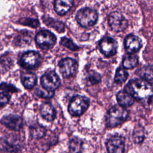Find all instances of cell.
I'll use <instances>...</instances> for the list:
<instances>
[{
  "label": "cell",
  "instance_id": "7a4b0ae2",
  "mask_svg": "<svg viewBox=\"0 0 153 153\" xmlns=\"http://www.w3.org/2000/svg\"><path fill=\"white\" fill-rule=\"evenodd\" d=\"M128 112L121 106L114 105L108 111L106 115V124L109 127H115L123 124L128 118Z\"/></svg>",
  "mask_w": 153,
  "mask_h": 153
},
{
  "label": "cell",
  "instance_id": "2e32d148",
  "mask_svg": "<svg viewBox=\"0 0 153 153\" xmlns=\"http://www.w3.org/2000/svg\"><path fill=\"white\" fill-rule=\"evenodd\" d=\"M40 114L42 118L48 121H53L56 115V109L50 102H45L41 105Z\"/></svg>",
  "mask_w": 153,
  "mask_h": 153
},
{
  "label": "cell",
  "instance_id": "8fae6325",
  "mask_svg": "<svg viewBox=\"0 0 153 153\" xmlns=\"http://www.w3.org/2000/svg\"><path fill=\"white\" fill-rule=\"evenodd\" d=\"M99 48L103 55L106 57H111L117 53L118 43L113 38L105 36L99 42Z\"/></svg>",
  "mask_w": 153,
  "mask_h": 153
},
{
  "label": "cell",
  "instance_id": "f1b7e54d",
  "mask_svg": "<svg viewBox=\"0 0 153 153\" xmlns=\"http://www.w3.org/2000/svg\"><path fill=\"white\" fill-rule=\"evenodd\" d=\"M61 44L63 46L72 51H76L79 49V47L76 45H75L70 39L65 37H63L61 39Z\"/></svg>",
  "mask_w": 153,
  "mask_h": 153
},
{
  "label": "cell",
  "instance_id": "d4e9b609",
  "mask_svg": "<svg viewBox=\"0 0 153 153\" xmlns=\"http://www.w3.org/2000/svg\"><path fill=\"white\" fill-rule=\"evenodd\" d=\"M13 63L11 58L8 56H2L0 57V70L1 72L8 71Z\"/></svg>",
  "mask_w": 153,
  "mask_h": 153
},
{
  "label": "cell",
  "instance_id": "83f0119b",
  "mask_svg": "<svg viewBox=\"0 0 153 153\" xmlns=\"http://www.w3.org/2000/svg\"><path fill=\"white\" fill-rule=\"evenodd\" d=\"M43 89H41V88H38L36 91H35V94L40 97L42 98H51L54 96V91H51L47 90L44 89L42 87Z\"/></svg>",
  "mask_w": 153,
  "mask_h": 153
},
{
  "label": "cell",
  "instance_id": "484cf974",
  "mask_svg": "<svg viewBox=\"0 0 153 153\" xmlns=\"http://www.w3.org/2000/svg\"><path fill=\"white\" fill-rule=\"evenodd\" d=\"M140 76L144 79L151 80L153 79V68L152 66H145L141 69Z\"/></svg>",
  "mask_w": 153,
  "mask_h": 153
},
{
  "label": "cell",
  "instance_id": "277c9868",
  "mask_svg": "<svg viewBox=\"0 0 153 153\" xmlns=\"http://www.w3.org/2000/svg\"><path fill=\"white\" fill-rule=\"evenodd\" d=\"M76 19L81 26L89 27L96 23L98 19V14L93 9L84 8L77 12Z\"/></svg>",
  "mask_w": 153,
  "mask_h": 153
},
{
  "label": "cell",
  "instance_id": "3957f363",
  "mask_svg": "<svg viewBox=\"0 0 153 153\" xmlns=\"http://www.w3.org/2000/svg\"><path fill=\"white\" fill-rule=\"evenodd\" d=\"M90 105L89 99L84 96L76 95L70 100L68 111L72 116L78 117L84 114Z\"/></svg>",
  "mask_w": 153,
  "mask_h": 153
},
{
  "label": "cell",
  "instance_id": "f546056e",
  "mask_svg": "<svg viewBox=\"0 0 153 153\" xmlns=\"http://www.w3.org/2000/svg\"><path fill=\"white\" fill-rule=\"evenodd\" d=\"M22 23L23 25L29 26L30 27L35 28L39 26V22L36 19H26L23 21L22 22Z\"/></svg>",
  "mask_w": 153,
  "mask_h": 153
},
{
  "label": "cell",
  "instance_id": "603a6c76",
  "mask_svg": "<svg viewBox=\"0 0 153 153\" xmlns=\"http://www.w3.org/2000/svg\"><path fill=\"white\" fill-rule=\"evenodd\" d=\"M128 74L125 69L119 67L117 68L115 72L114 81L118 84H122L127 79Z\"/></svg>",
  "mask_w": 153,
  "mask_h": 153
},
{
  "label": "cell",
  "instance_id": "ba28073f",
  "mask_svg": "<svg viewBox=\"0 0 153 153\" xmlns=\"http://www.w3.org/2000/svg\"><path fill=\"white\" fill-rule=\"evenodd\" d=\"M37 44L44 50H49L54 47L56 42V36L48 30L39 32L35 37Z\"/></svg>",
  "mask_w": 153,
  "mask_h": 153
},
{
  "label": "cell",
  "instance_id": "ac0fdd59",
  "mask_svg": "<svg viewBox=\"0 0 153 153\" xmlns=\"http://www.w3.org/2000/svg\"><path fill=\"white\" fill-rule=\"evenodd\" d=\"M73 4L74 0H55L54 10L58 14L63 15L71 10Z\"/></svg>",
  "mask_w": 153,
  "mask_h": 153
},
{
  "label": "cell",
  "instance_id": "7c38bea8",
  "mask_svg": "<svg viewBox=\"0 0 153 153\" xmlns=\"http://www.w3.org/2000/svg\"><path fill=\"white\" fill-rule=\"evenodd\" d=\"M108 153H124L125 149V138L121 136H113L106 143Z\"/></svg>",
  "mask_w": 153,
  "mask_h": 153
},
{
  "label": "cell",
  "instance_id": "4316f807",
  "mask_svg": "<svg viewBox=\"0 0 153 153\" xmlns=\"http://www.w3.org/2000/svg\"><path fill=\"white\" fill-rule=\"evenodd\" d=\"M87 80L88 82L91 85L96 84L100 81L101 76L98 72L91 71L88 74V75L87 76Z\"/></svg>",
  "mask_w": 153,
  "mask_h": 153
},
{
  "label": "cell",
  "instance_id": "8992f818",
  "mask_svg": "<svg viewBox=\"0 0 153 153\" xmlns=\"http://www.w3.org/2000/svg\"><path fill=\"white\" fill-rule=\"evenodd\" d=\"M41 62L40 54L35 51H28L25 53L20 60V65L27 69H33L38 68Z\"/></svg>",
  "mask_w": 153,
  "mask_h": 153
},
{
  "label": "cell",
  "instance_id": "d6986e66",
  "mask_svg": "<svg viewBox=\"0 0 153 153\" xmlns=\"http://www.w3.org/2000/svg\"><path fill=\"white\" fill-rule=\"evenodd\" d=\"M21 81L26 88L30 89L36 84L37 78L36 75L32 72H24L21 75Z\"/></svg>",
  "mask_w": 153,
  "mask_h": 153
},
{
  "label": "cell",
  "instance_id": "9a60e30c",
  "mask_svg": "<svg viewBox=\"0 0 153 153\" xmlns=\"http://www.w3.org/2000/svg\"><path fill=\"white\" fill-rule=\"evenodd\" d=\"M17 90V88L12 84L5 82L0 84V108L8 104L12 94Z\"/></svg>",
  "mask_w": 153,
  "mask_h": 153
},
{
  "label": "cell",
  "instance_id": "e0dca14e",
  "mask_svg": "<svg viewBox=\"0 0 153 153\" xmlns=\"http://www.w3.org/2000/svg\"><path fill=\"white\" fill-rule=\"evenodd\" d=\"M116 97L118 104L124 108L131 106L134 102V99L133 97L124 90L118 91Z\"/></svg>",
  "mask_w": 153,
  "mask_h": 153
},
{
  "label": "cell",
  "instance_id": "7402d4cb",
  "mask_svg": "<svg viewBox=\"0 0 153 153\" xmlns=\"http://www.w3.org/2000/svg\"><path fill=\"white\" fill-rule=\"evenodd\" d=\"M46 128L39 124H35L30 127V134L34 139H39L43 137L46 133Z\"/></svg>",
  "mask_w": 153,
  "mask_h": 153
},
{
  "label": "cell",
  "instance_id": "44dd1931",
  "mask_svg": "<svg viewBox=\"0 0 153 153\" xmlns=\"http://www.w3.org/2000/svg\"><path fill=\"white\" fill-rule=\"evenodd\" d=\"M83 141L78 137H72L69 141V149L71 153H80L82 148Z\"/></svg>",
  "mask_w": 153,
  "mask_h": 153
},
{
  "label": "cell",
  "instance_id": "5b68a950",
  "mask_svg": "<svg viewBox=\"0 0 153 153\" xmlns=\"http://www.w3.org/2000/svg\"><path fill=\"white\" fill-rule=\"evenodd\" d=\"M22 141L16 136L10 134L0 139V149L8 152H17L22 149Z\"/></svg>",
  "mask_w": 153,
  "mask_h": 153
},
{
  "label": "cell",
  "instance_id": "6da1fadb",
  "mask_svg": "<svg viewBox=\"0 0 153 153\" xmlns=\"http://www.w3.org/2000/svg\"><path fill=\"white\" fill-rule=\"evenodd\" d=\"M140 103L149 105L153 104V85L144 79H132L124 89Z\"/></svg>",
  "mask_w": 153,
  "mask_h": 153
},
{
  "label": "cell",
  "instance_id": "5bb4252c",
  "mask_svg": "<svg viewBox=\"0 0 153 153\" xmlns=\"http://www.w3.org/2000/svg\"><path fill=\"white\" fill-rule=\"evenodd\" d=\"M124 45L127 52L134 54L138 52L142 48V41L139 36L130 34L124 39Z\"/></svg>",
  "mask_w": 153,
  "mask_h": 153
},
{
  "label": "cell",
  "instance_id": "ffe728a7",
  "mask_svg": "<svg viewBox=\"0 0 153 153\" xmlns=\"http://www.w3.org/2000/svg\"><path fill=\"white\" fill-rule=\"evenodd\" d=\"M138 62L139 59L137 56L133 53H128L123 57L122 64L124 69H132L137 66Z\"/></svg>",
  "mask_w": 153,
  "mask_h": 153
},
{
  "label": "cell",
  "instance_id": "4fadbf2b",
  "mask_svg": "<svg viewBox=\"0 0 153 153\" xmlns=\"http://www.w3.org/2000/svg\"><path fill=\"white\" fill-rule=\"evenodd\" d=\"M1 122L7 128L14 131L20 130L23 125L22 118L17 115L14 114L4 116L2 118Z\"/></svg>",
  "mask_w": 153,
  "mask_h": 153
},
{
  "label": "cell",
  "instance_id": "52a82bcc",
  "mask_svg": "<svg viewBox=\"0 0 153 153\" xmlns=\"http://www.w3.org/2000/svg\"><path fill=\"white\" fill-rule=\"evenodd\" d=\"M42 87L48 91H54L60 85V79L58 75L53 71L47 72L41 78Z\"/></svg>",
  "mask_w": 153,
  "mask_h": 153
},
{
  "label": "cell",
  "instance_id": "9c48e42d",
  "mask_svg": "<svg viewBox=\"0 0 153 153\" xmlns=\"http://www.w3.org/2000/svg\"><path fill=\"white\" fill-rule=\"evenodd\" d=\"M108 23L111 29L116 32H122L128 26L127 19L118 11H114L109 15Z\"/></svg>",
  "mask_w": 153,
  "mask_h": 153
},
{
  "label": "cell",
  "instance_id": "cb8c5ba5",
  "mask_svg": "<svg viewBox=\"0 0 153 153\" xmlns=\"http://www.w3.org/2000/svg\"><path fill=\"white\" fill-rule=\"evenodd\" d=\"M145 131L144 128L141 126H136L133 133V140L136 143H139L142 142L144 139Z\"/></svg>",
  "mask_w": 153,
  "mask_h": 153
},
{
  "label": "cell",
  "instance_id": "30bf717a",
  "mask_svg": "<svg viewBox=\"0 0 153 153\" xmlns=\"http://www.w3.org/2000/svg\"><path fill=\"white\" fill-rule=\"evenodd\" d=\"M59 71L64 78L74 76L78 69V63L72 58L67 57L62 59L59 62Z\"/></svg>",
  "mask_w": 153,
  "mask_h": 153
}]
</instances>
